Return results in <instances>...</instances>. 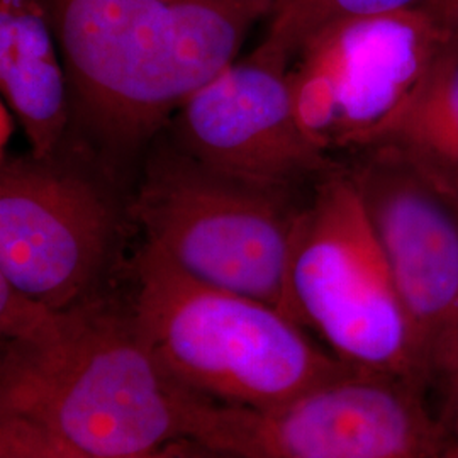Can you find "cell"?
<instances>
[{
  "instance_id": "obj_2",
  "label": "cell",
  "mask_w": 458,
  "mask_h": 458,
  "mask_svg": "<svg viewBox=\"0 0 458 458\" xmlns=\"http://www.w3.org/2000/svg\"><path fill=\"white\" fill-rule=\"evenodd\" d=\"M183 397L128 299L106 291L64 310L45 342H2L0 414L43 426L92 458L138 457L183 437Z\"/></svg>"
},
{
  "instance_id": "obj_13",
  "label": "cell",
  "mask_w": 458,
  "mask_h": 458,
  "mask_svg": "<svg viewBox=\"0 0 458 458\" xmlns=\"http://www.w3.org/2000/svg\"><path fill=\"white\" fill-rule=\"evenodd\" d=\"M426 0H274L268 16L267 36L257 49L284 65L291 62L299 48L327 24L378 16L423 5Z\"/></svg>"
},
{
  "instance_id": "obj_9",
  "label": "cell",
  "mask_w": 458,
  "mask_h": 458,
  "mask_svg": "<svg viewBox=\"0 0 458 458\" xmlns=\"http://www.w3.org/2000/svg\"><path fill=\"white\" fill-rule=\"evenodd\" d=\"M346 166L393 272L429 382L458 361V191L391 148Z\"/></svg>"
},
{
  "instance_id": "obj_4",
  "label": "cell",
  "mask_w": 458,
  "mask_h": 458,
  "mask_svg": "<svg viewBox=\"0 0 458 458\" xmlns=\"http://www.w3.org/2000/svg\"><path fill=\"white\" fill-rule=\"evenodd\" d=\"M284 314L314 331L350 367L431 384L346 166L312 185L295 219Z\"/></svg>"
},
{
  "instance_id": "obj_16",
  "label": "cell",
  "mask_w": 458,
  "mask_h": 458,
  "mask_svg": "<svg viewBox=\"0 0 458 458\" xmlns=\"http://www.w3.org/2000/svg\"><path fill=\"white\" fill-rule=\"evenodd\" d=\"M445 384V410H443V458H458V361L448 376L443 380Z\"/></svg>"
},
{
  "instance_id": "obj_19",
  "label": "cell",
  "mask_w": 458,
  "mask_h": 458,
  "mask_svg": "<svg viewBox=\"0 0 458 458\" xmlns=\"http://www.w3.org/2000/svg\"><path fill=\"white\" fill-rule=\"evenodd\" d=\"M16 126H19L16 115L13 114V111L2 102L0 104V148H2V153L5 147H9L11 138L16 131Z\"/></svg>"
},
{
  "instance_id": "obj_15",
  "label": "cell",
  "mask_w": 458,
  "mask_h": 458,
  "mask_svg": "<svg viewBox=\"0 0 458 458\" xmlns=\"http://www.w3.org/2000/svg\"><path fill=\"white\" fill-rule=\"evenodd\" d=\"M0 458H92L24 418L0 414Z\"/></svg>"
},
{
  "instance_id": "obj_14",
  "label": "cell",
  "mask_w": 458,
  "mask_h": 458,
  "mask_svg": "<svg viewBox=\"0 0 458 458\" xmlns=\"http://www.w3.org/2000/svg\"><path fill=\"white\" fill-rule=\"evenodd\" d=\"M62 321V311L19 291L0 277V335L7 344H39L51 338Z\"/></svg>"
},
{
  "instance_id": "obj_5",
  "label": "cell",
  "mask_w": 458,
  "mask_h": 458,
  "mask_svg": "<svg viewBox=\"0 0 458 458\" xmlns=\"http://www.w3.org/2000/svg\"><path fill=\"white\" fill-rule=\"evenodd\" d=\"M302 204L297 191L234 179L174 145L148 158L130 213L187 276L284 312Z\"/></svg>"
},
{
  "instance_id": "obj_18",
  "label": "cell",
  "mask_w": 458,
  "mask_h": 458,
  "mask_svg": "<svg viewBox=\"0 0 458 458\" xmlns=\"http://www.w3.org/2000/svg\"><path fill=\"white\" fill-rule=\"evenodd\" d=\"M423 7L446 39L458 45V0H426Z\"/></svg>"
},
{
  "instance_id": "obj_6",
  "label": "cell",
  "mask_w": 458,
  "mask_h": 458,
  "mask_svg": "<svg viewBox=\"0 0 458 458\" xmlns=\"http://www.w3.org/2000/svg\"><path fill=\"white\" fill-rule=\"evenodd\" d=\"M425 389L357 369L270 408L185 391L183 437L238 458H443Z\"/></svg>"
},
{
  "instance_id": "obj_7",
  "label": "cell",
  "mask_w": 458,
  "mask_h": 458,
  "mask_svg": "<svg viewBox=\"0 0 458 458\" xmlns=\"http://www.w3.org/2000/svg\"><path fill=\"white\" fill-rule=\"evenodd\" d=\"M121 242L114 199L53 157H2L0 277L53 310L106 291Z\"/></svg>"
},
{
  "instance_id": "obj_3",
  "label": "cell",
  "mask_w": 458,
  "mask_h": 458,
  "mask_svg": "<svg viewBox=\"0 0 458 458\" xmlns=\"http://www.w3.org/2000/svg\"><path fill=\"white\" fill-rule=\"evenodd\" d=\"M132 316L166 376L225 404L270 408L355 367L262 301L206 285L145 243L131 263Z\"/></svg>"
},
{
  "instance_id": "obj_11",
  "label": "cell",
  "mask_w": 458,
  "mask_h": 458,
  "mask_svg": "<svg viewBox=\"0 0 458 458\" xmlns=\"http://www.w3.org/2000/svg\"><path fill=\"white\" fill-rule=\"evenodd\" d=\"M0 89L34 157L58 155L72 92L48 0H0Z\"/></svg>"
},
{
  "instance_id": "obj_8",
  "label": "cell",
  "mask_w": 458,
  "mask_h": 458,
  "mask_svg": "<svg viewBox=\"0 0 458 458\" xmlns=\"http://www.w3.org/2000/svg\"><path fill=\"white\" fill-rule=\"evenodd\" d=\"M448 43L423 5L321 28L289 66L302 131L329 157L359 151Z\"/></svg>"
},
{
  "instance_id": "obj_10",
  "label": "cell",
  "mask_w": 458,
  "mask_h": 458,
  "mask_svg": "<svg viewBox=\"0 0 458 458\" xmlns=\"http://www.w3.org/2000/svg\"><path fill=\"white\" fill-rule=\"evenodd\" d=\"M174 134L200 164L263 187L299 191L342 166L302 131L289 66L259 49L187 98Z\"/></svg>"
},
{
  "instance_id": "obj_12",
  "label": "cell",
  "mask_w": 458,
  "mask_h": 458,
  "mask_svg": "<svg viewBox=\"0 0 458 458\" xmlns=\"http://www.w3.org/2000/svg\"><path fill=\"white\" fill-rule=\"evenodd\" d=\"M369 148L399 151L458 191V45L442 49L359 151Z\"/></svg>"
},
{
  "instance_id": "obj_1",
  "label": "cell",
  "mask_w": 458,
  "mask_h": 458,
  "mask_svg": "<svg viewBox=\"0 0 458 458\" xmlns=\"http://www.w3.org/2000/svg\"><path fill=\"white\" fill-rule=\"evenodd\" d=\"M274 0H48L72 98L114 151L145 143L236 62Z\"/></svg>"
},
{
  "instance_id": "obj_17",
  "label": "cell",
  "mask_w": 458,
  "mask_h": 458,
  "mask_svg": "<svg viewBox=\"0 0 458 458\" xmlns=\"http://www.w3.org/2000/svg\"><path fill=\"white\" fill-rule=\"evenodd\" d=\"M132 458H238L228 452L214 448L208 443L200 442L192 437H177L164 443L147 454Z\"/></svg>"
}]
</instances>
